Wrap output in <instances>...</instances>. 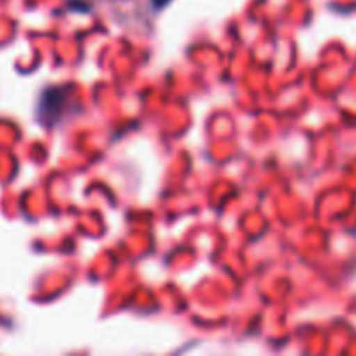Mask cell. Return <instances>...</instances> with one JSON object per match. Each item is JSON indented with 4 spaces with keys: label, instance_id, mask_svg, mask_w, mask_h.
<instances>
[{
    "label": "cell",
    "instance_id": "1",
    "mask_svg": "<svg viewBox=\"0 0 356 356\" xmlns=\"http://www.w3.org/2000/svg\"><path fill=\"white\" fill-rule=\"evenodd\" d=\"M153 2H155V6H165L167 2H169V0H153Z\"/></svg>",
    "mask_w": 356,
    "mask_h": 356
}]
</instances>
